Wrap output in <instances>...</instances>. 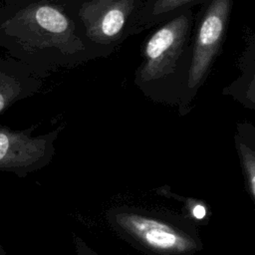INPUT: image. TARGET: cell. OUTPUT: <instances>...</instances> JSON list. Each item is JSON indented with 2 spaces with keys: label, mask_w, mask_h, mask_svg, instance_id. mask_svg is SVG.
<instances>
[{
  "label": "cell",
  "mask_w": 255,
  "mask_h": 255,
  "mask_svg": "<svg viewBox=\"0 0 255 255\" xmlns=\"http://www.w3.org/2000/svg\"><path fill=\"white\" fill-rule=\"evenodd\" d=\"M0 47L38 77L86 50L75 21L50 0H0Z\"/></svg>",
  "instance_id": "cell-1"
},
{
  "label": "cell",
  "mask_w": 255,
  "mask_h": 255,
  "mask_svg": "<svg viewBox=\"0 0 255 255\" xmlns=\"http://www.w3.org/2000/svg\"><path fill=\"white\" fill-rule=\"evenodd\" d=\"M115 227L136 246L154 255H189L198 249L190 231L162 215L141 209H121L114 213Z\"/></svg>",
  "instance_id": "cell-2"
},
{
  "label": "cell",
  "mask_w": 255,
  "mask_h": 255,
  "mask_svg": "<svg viewBox=\"0 0 255 255\" xmlns=\"http://www.w3.org/2000/svg\"><path fill=\"white\" fill-rule=\"evenodd\" d=\"M188 14H179L166 22L146 40L137 81L147 83L173 73L183 53L189 31Z\"/></svg>",
  "instance_id": "cell-3"
},
{
  "label": "cell",
  "mask_w": 255,
  "mask_h": 255,
  "mask_svg": "<svg viewBox=\"0 0 255 255\" xmlns=\"http://www.w3.org/2000/svg\"><path fill=\"white\" fill-rule=\"evenodd\" d=\"M35 128L13 129L0 126V171L25 176L50 161L59 129L34 136Z\"/></svg>",
  "instance_id": "cell-4"
},
{
  "label": "cell",
  "mask_w": 255,
  "mask_h": 255,
  "mask_svg": "<svg viewBox=\"0 0 255 255\" xmlns=\"http://www.w3.org/2000/svg\"><path fill=\"white\" fill-rule=\"evenodd\" d=\"M232 0H210L196 29L192 49L191 63L188 71V87L199 86L222 46L230 13Z\"/></svg>",
  "instance_id": "cell-5"
},
{
  "label": "cell",
  "mask_w": 255,
  "mask_h": 255,
  "mask_svg": "<svg viewBox=\"0 0 255 255\" xmlns=\"http://www.w3.org/2000/svg\"><path fill=\"white\" fill-rule=\"evenodd\" d=\"M140 0H84L77 15L91 42L109 45L118 41Z\"/></svg>",
  "instance_id": "cell-6"
},
{
  "label": "cell",
  "mask_w": 255,
  "mask_h": 255,
  "mask_svg": "<svg viewBox=\"0 0 255 255\" xmlns=\"http://www.w3.org/2000/svg\"><path fill=\"white\" fill-rule=\"evenodd\" d=\"M41 85L39 77L26 65L0 56V115L15 103L36 94Z\"/></svg>",
  "instance_id": "cell-7"
},
{
  "label": "cell",
  "mask_w": 255,
  "mask_h": 255,
  "mask_svg": "<svg viewBox=\"0 0 255 255\" xmlns=\"http://www.w3.org/2000/svg\"><path fill=\"white\" fill-rule=\"evenodd\" d=\"M199 0H149L142 10V21L148 24L163 20L168 15Z\"/></svg>",
  "instance_id": "cell-8"
},
{
  "label": "cell",
  "mask_w": 255,
  "mask_h": 255,
  "mask_svg": "<svg viewBox=\"0 0 255 255\" xmlns=\"http://www.w3.org/2000/svg\"><path fill=\"white\" fill-rule=\"evenodd\" d=\"M236 146L238 154L241 160L244 174L246 176V181L248 183L249 191L251 195H254V175H255V153L254 149L250 147L242 138V136L237 132L235 135Z\"/></svg>",
  "instance_id": "cell-9"
},
{
  "label": "cell",
  "mask_w": 255,
  "mask_h": 255,
  "mask_svg": "<svg viewBox=\"0 0 255 255\" xmlns=\"http://www.w3.org/2000/svg\"><path fill=\"white\" fill-rule=\"evenodd\" d=\"M206 214V210H205V207L202 206V205H195L193 208H192V216L196 219H202Z\"/></svg>",
  "instance_id": "cell-10"
},
{
  "label": "cell",
  "mask_w": 255,
  "mask_h": 255,
  "mask_svg": "<svg viewBox=\"0 0 255 255\" xmlns=\"http://www.w3.org/2000/svg\"><path fill=\"white\" fill-rule=\"evenodd\" d=\"M50 1H55V2H60V1H63V0H50Z\"/></svg>",
  "instance_id": "cell-11"
}]
</instances>
